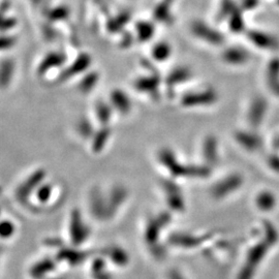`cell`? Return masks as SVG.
Here are the masks:
<instances>
[{
	"mask_svg": "<svg viewBox=\"0 0 279 279\" xmlns=\"http://www.w3.org/2000/svg\"><path fill=\"white\" fill-rule=\"evenodd\" d=\"M64 62H65V56L63 54L57 53V52L50 53L44 58V60L41 62V64H39L38 73L44 74L51 68L58 67L61 64H63Z\"/></svg>",
	"mask_w": 279,
	"mask_h": 279,
	"instance_id": "obj_2",
	"label": "cell"
},
{
	"mask_svg": "<svg viewBox=\"0 0 279 279\" xmlns=\"http://www.w3.org/2000/svg\"><path fill=\"white\" fill-rule=\"evenodd\" d=\"M111 135V132L105 128L103 130H100V132H98L95 136H94V139H93V143H92V148L98 152L99 150H102L105 146V144L107 143L109 137Z\"/></svg>",
	"mask_w": 279,
	"mask_h": 279,
	"instance_id": "obj_5",
	"label": "cell"
},
{
	"mask_svg": "<svg viewBox=\"0 0 279 279\" xmlns=\"http://www.w3.org/2000/svg\"><path fill=\"white\" fill-rule=\"evenodd\" d=\"M90 63H91L90 56L88 54H81L78 57V59H75L71 63V65L69 67H67L66 69L63 70V72L61 73L60 80L61 81H65V80L72 78L75 74L81 73L82 71L86 70L89 67Z\"/></svg>",
	"mask_w": 279,
	"mask_h": 279,
	"instance_id": "obj_1",
	"label": "cell"
},
{
	"mask_svg": "<svg viewBox=\"0 0 279 279\" xmlns=\"http://www.w3.org/2000/svg\"><path fill=\"white\" fill-rule=\"evenodd\" d=\"M91 124L87 120H82L79 124V132L83 137H88L92 134Z\"/></svg>",
	"mask_w": 279,
	"mask_h": 279,
	"instance_id": "obj_9",
	"label": "cell"
},
{
	"mask_svg": "<svg viewBox=\"0 0 279 279\" xmlns=\"http://www.w3.org/2000/svg\"><path fill=\"white\" fill-rule=\"evenodd\" d=\"M96 113L99 121L103 123H107L111 119V110L110 106L105 103H98L96 107Z\"/></svg>",
	"mask_w": 279,
	"mask_h": 279,
	"instance_id": "obj_7",
	"label": "cell"
},
{
	"mask_svg": "<svg viewBox=\"0 0 279 279\" xmlns=\"http://www.w3.org/2000/svg\"><path fill=\"white\" fill-rule=\"evenodd\" d=\"M67 15V9L65 8H58V9H55L51 12V19H63L64 17H66Z\"/></svg>",
	"mask_w": 279,
	"mask_h": 279,
	"instance_id": "obj_11",
	"label": "cell"
},
{
	"mask_svg": "<svg viewBox=\"0 0 279 279\" xmlns=\"http://www.w3.org/2000/svg\"><path fill=\"white\" fill-rule=\"evenodd\" d=\"M16 44V38L9 35H0V51L11 49Z\"/></svg>",
	"mask_w": 279,
	"mask_h": 279,
	"instance_id": "obj_8",
	"label": "cell"
},
{
	"mask_svg": "<svg viewBox=\"0 0 279 279\" xmlns=\"http://www.w3.org/2000/svg\"><path fill=\"white\" fill-rule=\"evenodd\" d=\"M111 100L112 104L114 105V107L119 110L122 113H125L130 110L131 108V103L130 99L128 98V96L120 90H116L113 91L112 96H111Z\"/></svg>",
	"mask_w": 279,
	"mask_h": 279,
	"instance_id": "obj_4",
	"label": "cell"
},
{
	"mask_svg": "<svg viewBox=\"0 0 279 279\" xmlns=\"http://www.w3.org/2000/svg\"><path fill=\"white\" fill-rule=\"evenodd\" d=\"M14 72L15 63L13 60L6 59L0 63V88H5L10 84Z\"/></svg>",
	"mask_w": 279,
	"mask_h": 279,
	"instance_id": "obj_3",
	"label": "cell"
},
{
	"mask_svg": "<svg viewBox=\"0 0 279 279\" xmlns=\"http://www.w3.org/2000/svg\"><path fill=\"white\" fill-rule=\"evenodd\" d=\"M97 81H98V74L96 72L89 73L84 78L83 81L80 83V89H81L83 92H89L97 84Z\"/></svg>",
	"mask_w": 279,
	"mask_h": 279,
	"instance_id": "obj_6",
	"label": "cell"
},
{
	"mask_svg": "<svg viewBox=\"0 0 279 279\" xmlns=\"http://www.w3.org/2000/svg\"><path fill=\"white\" fill-rule=\"evenodd\" d=\"M3 15L0 14V30H8V29L13 28L16 25V20L6 19L3 17Z\"/></svg>",
	"mask_w": 279,
	"mask_h": 279,
	"instance_id": "obj_10",
	"label": "cell"
}]
</instances>
